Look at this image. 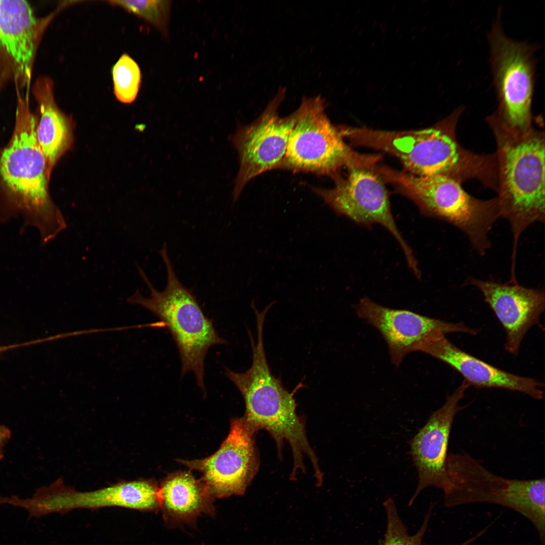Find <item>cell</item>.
Segmentation results:
<instances>
[{
  "label": "cell",
  "mask_w": 545,
  "mask_h": 545,
  "mask_svg": "<svg viewBox=\"0 0 545 545\" xmlns=\"http://www.w3.org/2000/svg\"><path fill=\"white\" fill-rule=\"evenodd\" d=\"M160 254L167 272V283L161 292L153 286L143 270L137 266L139 274L150 290L149 297L139 290L128 299L130 304L140 305L161 320L177 345L181 361V375L193 372L196 383L205 391L204 382V360L213 345L226 344L211 319L204 313L192 292L181 283L175 273L165 243Z\"/></svg>",
  "instance_id": "cell-4"
},
{
  "label": "cell",
  "mask_w": 545,
  "mask_h": 545,
  "mask_svg": "<svg viewBox=\"0 0 545 545\" xmlns=\"http://www.w3.org/2000/svg\"><path fill=\"white\" fill-rule=\"evenodd\" d=\"M11 431L10 429L3 424H0V461L4 457V449L5 444L10 439Z\"/></svg>",
  "instance_id": "cell-24"
},
{
  "label": "cell",
  "mask_w": 545,
  "mask_h": 545,
  "mask_svg": "<svg viewBox=\"0 0 545 545\" xmlns=\"http://www.w3.org/2000/svg\"><path fill=\"white\" fill-rule=\"evenodd\" d=\"M17 347H19V345L18 344H14V345H7V346H1L0 345V355L2 353H3V352H5L6 351H8V350H11V349H13L14 348H17Z\"/></svg>",
  "instance_id": "cell-25"
},
{
  "label": "cell",
  "mask_w": 545,
  "mask_h": 545,
  "mask_svg": "<svg viewBox=\"0 0 545 545\" xmlns=\"http://www.w3.org/2000/svg\"><path fill=\"white\" fill-rule=\"evenodd\" d=\"M32 91L38 106L37 138L50 178L54 167L72 145L73 122L58 106L53 81L49 77H38L33 84Z\"/></svg>",
  "instance_id": "cell-19"
},
{
  "label": "cell",
  "mask_w": 545,
  "mask_h": 545,
  "mask_svg": "<svg viewBox=\"0 0 545 545\" xmlns=\"http://www.w3.org/2000/svg\"><path fill=\"white\" fill-rule=\"evenodd\" d=\"M420 351L446 363L459 372L469 385L479 388H501L543 398L544 384L533 378L500 369L468 354L452 343L445 335L437 333L418 345Z\"/></svg>",
  "instance_id": "cell-18"
},
{
  "label": "cell",
  "mask_w": 545,
  "mask_h": 545,
  "mask_svg": "<svg viewBox=\"0 0 545 545\" xmlns=\"http://www.w3.org/2000/svg\"><path fill=\"white\" fill-rule=\"evenodd\" d=\"M114 92L117 99L130 103L136 99L140 86L141 76L139 66L128 54H123L112 70Z\"/></svg>",
  "instance_id": "cell-22"
},
{
  "label": "cell",
  "mask_w": 545,
  "mask_h": 545,
  "mask_svg": "<svg viewBox=\"0 0 545 545\" xmlns=\"http://www.w3.org/2000/svg\"><path fill=\"white\" fill-rule=\"evenodd\" d=\"M378 174L399 186L426 215L447 222L463 232L484 255L491 247L488 233L501 212L497 197L477 198L461 183L441 175L420 176L382 167Z\"/></svg>",
  "instance_id": "cell-6"
},
{
  "label": "cell",
  "mask_w": 545,
  "mask_h": 545,
  "mask_svg": "<svg viewBox=\"0 0 545 545\" xmlns=\"http://www.w3.org/2000/svg\"><path fill=\"white\" fill-rule=\"evenodd\" d=\"M257 432L242 417L232 419L229 434L219 449L201 459L177 461L202 474L200 479L214 498L242 496L258 472Z\"/></svg>",
  "instance_id": "cell-14"
},
{
  "label": "cell",
  "mask_w": 545,
  "mask_h": 545,
  "mask_svg": "<svg viewBox=\"0 0 545 545\" xmlns=\"http://www.w3.org/2000/svg\"><path fill=\"white\" fill-rule=\"evenodd\" d=\"M57 12L39 18L26 0H0V90L12 82L29 92L38 46Z\"/></svg>",
  "instance_id": "cell-13"
},
{
  "label": "cell",
  "mask_w": 545,
  "mask_h": 545,
  "mask_svg": "<svg viewBox=\"0 0 545 545\" xmlns=\"http://www.w3.org/2000/svg\"><path fill=\"white\" fill-rule=\"evenodd\" d=\"M0 151H1V150H0Z\"/></svg>",
  "instance_id": "cell-26"
},
{
  "label": "cell",
  "mask_w": 545,
  "mask_h": 545,
  "mask_svg": "<svg viewBox=\"0 0 545 545\" xmlns=\"http://www.w3.org/2000/svg\"><path fill=\"white\" fill-rule=\"evenodd\" d=\"M252 363L244 372H236L225 368V374L241 393L245 405L242 417L254 431L266 430L277 446L279 458L283 456L284 441L290 445L293 458L291 478L295 479L300 472H305L304 457L310 461L316 479L322 477L317 457L307 437L304 420L296 413L295 395L303 387L299 383L291 392L281 380L271 373L264 348L263 335H257L256 341L250 339Z\"/></svg>",
  "instance_id": "cell-3"
},
{
  "label": "cell",
  "mask_w": 545,
  "mask_h": 545,
  "mask_svg": "<svg viewBox=\"0 0 545 545\" xmlns=\"http://www.w3.org/2000/svg\"><path fill=\"white\" fill-rule=\"evenodd\" d=\"M373 168L349 167L345 177L338 174L333 177L335 186L331 189L314 187L313 190L338 214L358 225L368 228L377 224L384 227L399 243L408 266L418 274V262L398 229L386 188Z\"/></svg>",
  "instance_id": "cell-10"
},
{
  "label": "cell",
  "mask_w": 545,
  "mask_h": 545,
  "mask_svg": "<svg viewBox=\"0 0 545 545\" xmlns=\"http://www.w3.org/2000/svg\"><path fill=\"white\" fill-rule=\"evenodd\" d=\"M111 5L120 7L145 20L165 32L168 25L171 4L168 1H108Z\"/></svg>",
  "instance_id": "cell-23"
},
{
  "label": "cell",
  "mask_w": 545,
  "mask_h": 545,
  "mask_svg": "<svg viewBox=\"0 0 545 545\" xmlns=\"http://www.w3.org/2000/svg\"><path fill=\"white\" fill-rule=\"evenodd\" d=\"M355 311L359 317L382 335L388 345L392 363L396 367L432 334L462 333L475 335L479 332L462 322H449L408 310L387 307L368 297H364L356 304Z\"/></svg>",
  "instance_id": "cell-15"
},
{
  "label": "cell",
  "mask_w": 545,
  "mask_h": 545,
  "mask_svg": "<svg viewBox=\"0 0 545 545\" xmlns=\"http://www.w3.org/2000/svg\"><path fill=\"white\" fill-rule=\"evenodd\" d=\"M441 489L444 505L448 507L485 503L521 514L535 526L541 545H544V478H507L491 472L467 453H449Z\"/></svg>",
  "instance_id": "cell-5"
},
{
  "label": "cell",
  "mask_w": 545,
  "mask_h": 545,
  "mask_svg": "<svg viewBox=\"0 0 545 545\" xmlns=\"http://www.w3.org/2000/svg\"><path fill=\"white\" fill-rule=\"evenodd\" d=\"M465 284L476 287L482 293L504 329L505 350L517 355L524 336L538 324L544 310L543 288H528L518 283H501L472 277L467 279Z\"/></svg>",
  "instance_id": "cell-17"
},
{
  "label": "cell",
  "mask_w": 545,
  "mask_h": 545,
  "mask_svg": "<svg viewBox=\"0 0 545 545\" xmlns=\"http://www.w3.org/2000/svg\"><path fill=\"white\" fill-rule=\"evenodd\" d=\"M502 8L488 35L490 64L498 106L492 115L514 130L533 127L532 103L535 82L537 44L509 37L501 24Z\"/></svg>",
  "instance_id": "cell-9"
},
{
  "label": "cell",
  "mask_w": 545,
  "mask_h": 545,
  "mask_svg": "<svg viewBox=\"0 0 545 545\" xmlns=\"http://www.w3.org/2000/svg\"><path fill=\"white\" fill-rule=\"evenodd\" d=\"M325 105L320 96L303 97L301 113L290 134L280 169L333 178L344 167L376 166L380 156L352 150L345 143L339 127L333 125L327 117Z\"/></svg>",
  "instance_id": "cell-8"
},
{
  "label": "cell",
  "mask_w": 545,
  "mask_h": 545,
  "mask_svg": "<svg viewBox=\"0 0 545 545\" xmlns=\"http://www.w3.org/2000/svg\"><path fill=\"white\" fill-rule=\"evenodd\" d=\"M17 505L28 511L29 519L51 513L64 514L74 509L110 507L157 512L160 509L159 485L152 479H141L80 492L65 485L59 478L48 486L37 488L31 498H19Z\"/></svg>",
  "instance_id": "cell-12"
},
{
  "label": "cell",
  "mask_w": 545,
  "mask_h": 545,
  "mask_svg": "<svg viewBox=\"0 0 545 545\" xmlns=\"http://www.w3.org/2000/svg\"><path fill=\"white\" fill-rule=\"evenodd\" d=\"M15 123L8 144L0 151V223L22 216V228H36L44 245L67 228L48 192L46 161L38 142L37 118L29 93L16 91Z\"/></svg>",
  "instance_id": "cell-1"
},
{
  "label": "cell",
  "mask_w": 545,
  "mask_h": 545,
  "mask_svg": "<svg viewBox=\"0 0 545 545\" xmlns=\"http://www.w3.org/2000/svg\"><path fill=\"white\" fill-rule=\"evenodd\" d=\"M486 121L496 143L497 198L501 216L511 226L514 262L521 234L531 224L544 222V133L533 127L511 129L492 114Z\"/></svg>",
  "instance_id": "cell-2"
},
{
  "label": "cell",
  "mask_w": 545,
  "mask_h": 545,
  "mask_svg": "<svg viewBox=\"0 0 545 545\" xmlns=\"http://www.w3.org/2000/svg\"><path fill=\"white\" fill-rule=\"evenodd\" d=\"M286 90L280 87L256 120L247 125H239L229 137L237 151L240 163L233 193L235 201L252 179L281 167L290 134L301 113L299 106L286 117L279 116V107L285 98Z\"/></svg>",
  "instance_id": "cell-11"
},
{
  "label": "cell",
  "mask_w": 545,
  "mask_h": 545,
  "mask_svg": "<svg viewBox=\"0 0 545 545\" xmlns=\"http://www.w3.org/2000/svg\"><path fill=\"white\" fill-rule=\"evenodd\" d=\"M469 387L464 380L447 397L443 406L431 413L426 423L410 441L411 454L418 471V482L409 506L423 489L429 486L442 489L451 430L456 414L463 408L459 403Z\"/></svg>",
  "instance_id": "cell-16"
},
{
  "label": "cell",
  "mask_w": 545,
  "mask_h": 545,
  "mask_svg": "<svg viewBox=\"0 0 545 545\" xmlns=\"http://www.w3.org/2000/svg\"><path fill=\"white\" fill-rule=\"evenodd\" d=\"M160 509L169 525L193 523L202 513H214L208 489L190 471L169 474L159 486Z\"/></svg>",
  "instance_id": "cell-20"
},
{
  "label": "cell",
  "mask_w": 545,
  "mask_h": 545,
  "mask_svg": "<svg viewBox=\"0 0 545 545\" xmlns=\"http://www.w3.org/2000/svg\"><path fill=\"white\" fill-rule=\"evenodd\" d=\"M384 507L387 518L386 531L382 545H426L422 542L430 515V510L427 513L423 523L414 534L409 535L401 519L394 500L389 498ZM475 540L471 537L459 545H469Z\"/></svg>",
  "instance_id": "cell-21"
},
{
  "label": "cell",
  "mask_w": 545,
  "mask_h": 545,
  "mask_svg": "<svg viewBox=\"0 0 545 545\" xmlns=\"http://www.w3.org/2000/svg\"><path fill=\"white\" fill-rule=\"evenodd\" d=\"M457 121L449 116L434 127L404 131L341 126L344 136L355 143L384 151L397 157L409 173L453 177L463 167L465 152L456 136Z\"/></svg>",
  "instance_id": "cell-7"
}]
</instances>
